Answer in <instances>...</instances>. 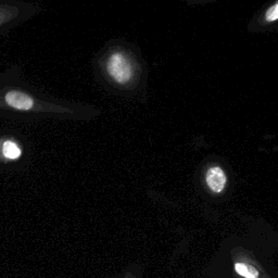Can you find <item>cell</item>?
<instances>
[{"label": "cell", "mask_w": 278, "mask_h": 278, "mask_svg": "<svg viewBox=\"0 0 278 278\" xmlns=\"http://www.w3.org/2000/svg\"><path fill=\"white\" fill-rule=\"evenodd\" d=\"M107 71L115 82L119 84L129 83L134 74L131 61L122 52H114L107 62Z\"/></svg>", "instance_id": "1"}, {"label": "cell", "mask_w": 278, "mask_h": 278, "mask_svg": "<svg viewBox=\"0 0 278 278\" xmlns=\"http://www.w3.org/2000/svg\"><path fill=\"white\" fill-rule=\"evenodd\" d=\"M4 98L9 107L19 110V111H30L34 107L33 98L22 91L11 90Z\"/></svg>", "instance_id": "2"}, {"label": "cell", "mask_w": 278, "mask_h": 278, "mask_svg": "<svg viewBox=\"0 0 278 278\" xmlns=\"http://www.w3.org/2000/svg\"><path fill=\"white\" fill-rule=\"evenodd\" d=\"M2 153L8 159H17L21 155V150L12 141H5L2 146Z\"/></svg>", "instance_id": "4"}, {"label": "cell", "mask_w": 278, "mask_h": 278, "mask_svg": "<svg viewBox=\"0 0 278 278\" xmlns=\"http://www.w3.org/2000/svg\"><path fill=\"white\" fill-rule=\"evenodd\" d=\"M235 268H236L237 273L240 274L241 276H245L247 278H257V276H258V272L254 270L252 266L238 263V264H236Z\"/></svg>", "instance_id": "5"}, {"label": "cell", "mask_w": 278, "mask_h": 278, "mask_svg": "<svg viewBox=\"0 0 278 278\" xmlns=\"http://www.w3.org/2000/svg\"><path fill=\"white\" fill-rule=\"evenodd\" d=\"M207 184L213 193H222L226 186V175L224 171L218 166H213L207 172Z\"/></svg>", "instance_id": "3"}, {"label": "cell", "mask_w": 278, "mask_h": 278, "mask_svg": "<svg viewBox=\"0 0 278 278\" xmlns=\"http://www.w3.org/2000/svg\"><path fill=\"white\" fill-rule=\"evenodd\" d=\"M265 20L268 22H274L278 20V2L266 11Z\"/></svg>", "instance_id": "6"}]
</instances>
